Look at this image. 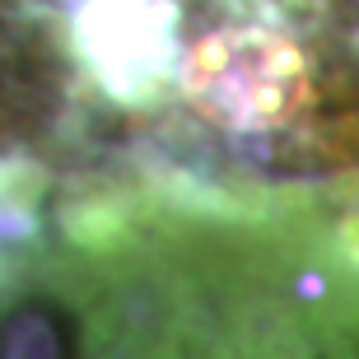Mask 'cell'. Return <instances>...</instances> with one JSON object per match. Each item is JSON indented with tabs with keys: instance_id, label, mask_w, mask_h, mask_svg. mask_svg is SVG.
Listing matches in <instances>:
<instances>
[{
	"instance_id": "1",
	"label": "cell",
	"mask_w": 359,
	"mask_h": 359,
	"mask_svg": "<svg viewBox=\"0 0 359 359\" xmlns=\"http://www.w3.org/2000/svg\"><path fill=\"white\" fill-rule=\"evenodd\" d=\"M0 229V359H359V205L107 196Z\"/></svg>"
}]
</instances>
